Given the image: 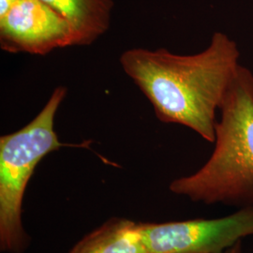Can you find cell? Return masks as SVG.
<instances>
[{
    "mask_svg": "<svg viewBox=\"0 0 253 253\" xmlns=\"http://www.w3.org/2000/svg\"><path fill=\"white\" fill-rule=\"evenodd\" d=\"M66 95L67 88L57 86L36 118L0 137V248L4 253H23L27 246L22 222L25 192L38 164L66 145L54 131L55 115Z\"/></svg>",
    "mask_w": 253,
    "mask_h": 253,
    "instance_id": "3",
    "label": "cell"
},
{
    "mask_svg": "<svg viewBox=\"0 0 253 253\" xmlns=\"http://www.w3.org/2000/svg\"><path fill=\"white\" fill-rule=\"evenodd\" d=\"M147 253H223L253 236V207L217 218L141 222Z\"/></svg>",
    "mask_w": 253,
    "mask_h": 253,
    "instance_id": "4",
    "label": "cell"
},
{
    "mask_svg": "<svg viewBox=\"0 0 253 253\" xmlns=\"http://www.w3.org/2000/svg\"><path fill=\"white\" fill-rule=\"evenodd\" d=\"M239 57L235 42L216 32L208 48L198 54L132 48L121 54L119 61L161 122L187 126L214 143L217 111L240 66Z\"/></svg>",
    "mask_w": 253,
    "mask_h": 253,
    "instance_id": "1",
    "label": "cell"
},
{
    "mask_svg": "<svg viewBox=\"0 0 253 253\" xmlns=\"http://www.w3.org/2000/svg\"><path fill=\"white\" fill-rule=\"evenodd\" d=\"M18 0H0V18L8 13Z\"/></svg>",
    "mask_w": 253,
    "mask_h": 253,
    "instance_id": "8",
    "label": "cell"
},
{
    "mask_svg": "<svg viewBox=\"0 0 253 253\" xmlns=\"http://www.w3.org/2000/svg\"><path fill=\"white\" fill-rule=\"evenodd\" d=\"M241 245H242V242H239V243L235 244V246H233L232 248L228 249L223 253H242V246Z\"/></svg>",
    "mask_w": 253,
    "mask_h": 253,
    "instance_id": "9",
    "label": "cell"
},
{
    "mask_svg": "<svg viewBox=\"0 0 253 253\" xmlns=\"http://www.w3.org/2000/svg\"><path fill=\"white\" fill-rule=\"evenodd\" d=\"M0 44L9 53L45 55L74 46L73 28L42 0H18L0 18Z\"/></svg>",
    "mask_w": 253,
    "mask_h": 253,
    "instance_id": "5",
    "label": "cell"
},
{
    "mask_svg": "<svg viewBox=\"0 0 253 253\" xmlns=\"http://www.w3.org/2000/svg\"><path fill=\"white\" fill-rule=\"evenodd\" d=\"M215 148L192 174L169 190L194 203L253 207V74L239 66L219 107Z\"/></svg>",
    "mask_w": 253,
    "mask_h": 253,
    "instance_id": "2",
    "label": "cell"
},
{
    "mask_svg": "<svg viewBox=\"0 0 253 253\" xmlns=\"http://www.w3.org/2000/svg\"><path fill=\"white\" fill-rule=\"evenodd\" d=\"M73 28L74 46L90 45L110 27L113 0H42Z\"/></svg>",
    "mask_w": 253,
    "mask_h": 253,
    "instance_id": "6",
    "label": "cell"
},
{
    "mask_svg": "<svg viewBox=\"0 0 253 253\" xmlns=\"http://www.w3.org/2000/svg\"><path fill=\"white\" fill-rule=\"evenodd\" d=\"M68 253H147L141 222L112 217L84 235Z\"/></svg>",
    "mask_w": 253,
    "mask_h": 253,
    "instance_id": "7",
    "label": "cell"
}]
</instances>
